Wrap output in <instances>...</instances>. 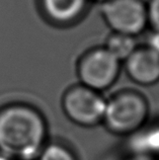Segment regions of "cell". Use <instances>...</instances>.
<instances>
[{"mask_svg":"<svg viewBox=\"0 0 159 160\" xmlns=\"http://www.w3.org/2000/svg\"><path fill=\"white\" fill-rule=\"evenodd\" d=\"M145 45L159 56V31H153L148 33Z\"/></svg>","mask_w":159,"mask_h":160,"instance_id":"cell-12","label":"cell"},{"mask_svg":"<svg viewBox=\"0 0 159 160\" xmlns=\"http://www.w3.org/2000/svg\"><path fill=\"white\" fill-rule=\"evenodd\" d=\"M89 0H41L47 18L55 23H71L84 13Z\"/></svg>","mask_w":159,"mask_h":160,"instance_id":"cell-7","label":"cell"},{"mask_svg":"<svg viewBox=\"0 0 159 160\" xmlns=\"http://www.w3.org/2000/svg\"><path fill=\"white\" fill-rule=\"evenodd\" d=\"M48 144V125L39 109L14 102L0 108V156L37 160Z\"/></svg>","mask_w":159,"mask_h":160,"instance_id":"cell-1","label":"cell"},{"mask_svg":"<svg viewBox=\"0 0 159 160\" xmlns=\"http://www.w3.org/2000/svg\"><path fill=\"white\" fill-rule=\"evenodd\" d=\"M146 4L149 27L153 31H159V0H148Z\"/></svg>","mask_w":159,"mask_h":160,"instance_id":"cell-11","label":"cell"},{"mask_svg":"<svg viewBox=\"0 0 159 160\" xmlns=\"http://www.w3.org/2000/svg\"><path fill=\"white\" fill-rule=\"evenodd\" d=\"M95 1H97V2H99V3H104V2L108 1V0H95Z\"/></svg>","mask_w":159,"mask_h":160,"instance_id":"cell-14","label":"cell"},{"mask_svg":"<svg viewBox=\"0 0 159 160\" xmlns=\"http://www.w3.org/2000/svg\"><path fill=\"white\" fill-rule=\"evenodd\" d=\"M129 138L131 155L159 160V121L147 124Z\"/></svg>","mask_w":159,"mask_h":160,"instance_id":"cell-8","label":"cell"},{"mask_svg":"<svg viewBox=\"0 0 159 160\" xmlns=\"http://www.w3.org/2000/svg\"><path fill=\"white\" fill-rule=\"evenodd\" d=\"M149 112V102L141 92L123 89L107 99L102 124L112 134L131 137L148 124Z\"/></svg>","mask_w":159,"mask_h":160,"instance_id":"cell-2","label":"cell"},{"mask_svg":"<svg viewBox=\"0 0 159 160\" xmlns=\"http://www.w3.org/2000/svg\"><path fill=\"white\" fill-rule=\"evenodd\" d=\"M127 160H154V159L144 157V156H138V155H131Z\"/></svg>","mask_w":159,"mask_h":160,"instance_id":"cell-13","label":"cell"},{"mask_svg":"<svg viewBox=\"0 0 159 160\" xmlns=\"http://www.w3.org/2000/svg\"><path fill=\"white\" fill-rule=\"evenodd\" d=\"M0 160H6V159H4V158H2L1 156H0Z\"/></svg>","mask_w":159,"mask_h":160,"instance_id":"cell-15","label":"cell"},{"mask_svg":"<svg viewBox=\"0 0 159 160\" xmlns=\"http://www.w3.org/2000/svg\"><path fill=\"white\" fill-rule=\"evenodd\" d=\"M107 99L94 89L79 84L67 89L62 98L66 117L80 127L91 128L102 124Z\"/></svg>","mask_w":159,"mask_h":160,"instance_id":"cell-3","label":"cell"},{"mask_svg":"<svg viewBox=\"0 0 159 160\" xmlns=\"http://www.w3.org/2000/svg\"><path fill=\"white\" fill-rule=\"evenodd\" d=\"M120 62H125L138 47L135 37L112 32L103 46Z\"/></svg>","mask_w":159,"mask_h":160,"instance_id":"cell-9","label":"cell"},{"mask_svg":"<svg viewBox=\"0 0 159 160\" xmlns=\"http://www.w3.org/2000/svg\"><path fill=\"white\" fill-rule=\"evenodd\" d=\"M100 13L112 32L136 38L149 27L144 0H108L102 3Z\"/></svg>","mask_w":159,"mask_h":160,"instance_id":"cell-4","label":"cell"},{"mask_svg":"<svg viewBox=\"0 0 159 160\" xmlns=\"http://www.w3.org/2000/svg\"><path fill=\"white\" fill-rule=\"evenodd\" d=\"M121 63L104 47L90 50L78 62L80 84L98 92L108 89L119 77Z\"/></svg>","mask_w":159,"mask_h":160,"instance_id":"cell-5","label":"cell"},{"mask_svg":"<svg viewBox=\"0 0 159 160\" xmlns=\"http://www.w3.org/2000/svg\"><path fill=\"white\" fill-rule=\"evenodd\" d=\"M125 70L134 83L153 86L159 82V56L146 45L138 46L125 61Z\"/></svg>","mask_w":159,"mask_h":160,"instance_id":"cell-6","label":"cell"},{"mask_svg":"<svg viewBox=\"0 0 159 160\" xmlns=\"http://www.w3.org/2000/svg\"><path fill=\"white\" fill-rule=\"evenodd\" d=\"M37 160H78L68 146L62 143L48 142Z\"/></svg>","mask_w":159,"mask_h":160,"instance_id":"cell-10","label":"cell"}]
</instances>
